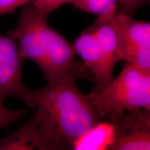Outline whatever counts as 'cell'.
Here are the masks:
<instances>
[{
  "mask_svg": "<svg viewBox=\"0 0 150 150\" xmlns=\"http://www.w3.org/2000/svg\"><path fill=\"white\" fill-rule=\"evenodd\" d=\"M32 117L55 150L71 149L72 144L101 117L79 91L74 79L47 82L32 90Z\"/></svg>",
  "mask_w": 150,
  "mask_h": 150,
  "instance_id": "cell-1",
  "label": "cell"
},
{
  "mask_svg": "<svg viewBox=\"0 0 150 150\" xmlns=\"http://www.w3.org/2000/svg\"><path fill=\"white\" fill-rule=\"evenodd\" d=\"M47 19L31 2L22 6L16 27L8 32L24 61L35 63L47 82L81 79L95 82L84 63L75 59L74 45L50 27Z\"/></svg>",
  "mask_w": 150,
  "mask_h": 150,
  "instance_id": "cell-2",
  "label": "cell"
},
{
  "mask_svg": "<svg viewBox=\"0 0 150 150\" xmlns=\"http://www.w3.org/2000/svg\"><path fill=\"white\" fill-rule=\"evenodd\" d=\"M101 117L117 112L150 109V71L126 63L116 78L87 95Z\"/></svg>",
  "mask_w": 150,
  "mask_h": 150,
  "instance_id": "cell-3",
  "label": "cell"
},
{
  "mask_svg": "<svg viewBox=\"0 0 150 150\" xmlns=\"http://www.w3.org/2000/svg\"><path fill=\"white\" fill-rule=\"evenodd\" d=\"M117 38V59L150 71V23L117 10L112 17Z\"/></svg>",
  "mask_w": 150,
  "mask_h": 150,
  "instance_id": "cell-4",
  "label": "cell"
},
{
  "mask_svg": "<svg viewBox=\"0 0 150 150\" xmlns=\"http://www.w3.org/2000/svg\"><path fill=\"white\" fill-rule=\"evenodd\" d=\"M24 61L16 41L8 35L0 34V99L15 97L31 108L32 89L22 83Z\"/></svg>",
  "mask_w": 150,
  "mask_h": 150,
  "instance_id": "cell-5",
  "label": "cell"
},
{
  "mask_svg": "<svg viewBox=\"0 0 150 150\" xmlns=\"http://www.w3.org/2000/svg\"><path fill=\"white\" fill-rule=\"evenodd\" d=\"M112 115L116 123L112 150L150 149V109L138 108Z\"/></svg>",
  "mask_w": 150,
  "mask_h": 150,
  "instance_id": "cell-6",
  "label": "cell"
},
{
  "mask_svg": "<svg viewBox=\"0 0 150 150\" xmlns=\"http://www.w3.org/2000/svg\"><path fill=\"white\" fill-rule=\"evenodd\" d=\"M75 53L83 60L84 65L95 78L97 88H102L114 78L113 72L108 68L104 54L99 47L96 38L88 27L75 40Z\"/></svg>",
  "mask_w": 150,
  "mask_h": 150,
  "instance_id": "cell-7",
  "label": "cell"
},
{
  "mask_svg": "<svg viewBox=\"0 0 150 150\" xmlns=\"http://www.w3.org/2000/svg\"><path fill=\"white\" fill-rule=\"evenodd\" d=\"M116 140L115 117H102L72 144L74 150H112Z\"/></svg>",
  "mask_w": 150,
  "mask_h": 150,
  "instance_id": "cell-8",
  "label": "cell"
},
{
  "mask_svg": "<svg viewBox=\"0 0 150 150\" xmlns=\"http://www.w3.org/2000/svg\"><path fill=\"white\" fill-rule=\"evenodd\" d=\"M55 150L31 117L15 132L0 139V150Z\"/></svg>",
  "mask_w": 150,
  "mask_h": 150,
  "instance_id": "cell-9",
  "label": "cell"
},
{
  "mask_svg": "<svg viewBox=\"0 0 150 150\" xmlns=\"http://www.w3.org/2000/svg\"><path fill=\"white\" fill-rule=\"evenodd\" d=\"M117 3L118 0H71L70 2L84 12L98 16L117 8Z\"/></svg>",
  "mask_w": 150,
  "mask_h": 150,
  "instance_id": "cell-10",
  "label": "cell"
},
{
  "mask_svg": "<svg viewBox=\"0 0 150 150\" xmlns=\"http://www.w3.org/2000/svg\"><path fill=\"white\" fill-rule=\"evenodd\" d=\"M4 100L0 99V129L16 122L27 112V110H13L5 107Z\"/></svg>",
  "mask_w": 150,
  "mask_h": 150,
  "instance_id": "cell-11",
  "label": "cell"
},
{
  "mask_svg": "<svg viewBox=\"0 0 150 150\" xmlns=\"http://www.w3.org/2000/svg\"><path fill=\"white\" fill-rule=\"evenodd\" d=\"M71 0H33L32 4L43 16L47 18L49 15L65 4H70Z\"/></svg>",
  "mask_w": 150,
  "mask_h": 150,
  "instance_id": "cell-12",
  "label": "cell"
},
{
  "mask_svg": "<svg viewBox=\"0 0 150 150\" xmlns=\"http://www.w3.org/2000/svg\"><path fill=\"white\" fill-rule=\"evenodd\" d=\"M33 0H0V17L13 13L17 8L31 3Z\"/></svg>",
  "mask_w": 150,
  "mask_h": 150,
  "instance_id": "cell-13",
  "label": "cell"
},
{
  "mask_svg": "<svg viewBox=\"0 0 150 150\" xmlns=\"http://www.w3.org/2000/svg\"><path fill=\"white\" fill-rule=\"evenodd\" d=\"M147 0H118L120 12L132 16L138 8L145 4Z\"/></svg>",
  "mask_w": 150,
  "mask_h": 150,
  "instance_id": "cell-14",
  "label": "cell"
}]
</instances>
